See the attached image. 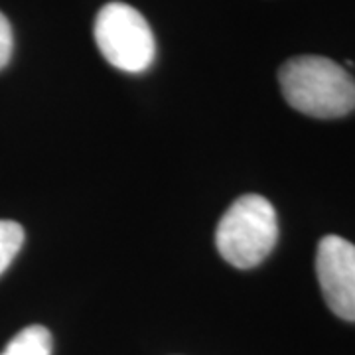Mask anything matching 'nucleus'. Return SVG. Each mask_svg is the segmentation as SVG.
Instances as JSON below:
<instances>
[{
	"label": "nucleus",
	"mask_w": 355,
	"mask_h": 355,
	"mask_svg": "<svg viewBox=\"0 0 355 355\" xmlns=\"http://www.w3.org/2000/svg\"><path fill=\"white\" fill-rule=\"evenodd\" d=\"M280 91L298 113L338 119L355 109V79L322 55H298L279 69Z\"/></svg>",
	"instance_id": "nucleus-1"
},
{
	"label": "nucleus",
	"mask_w": 355,
	"mask_h": 355,
	"mask_svg": "<svg viewBox=\"0 0 355 355\" xmlns=\"http://www.w3.org/2000/svg\"><path fill=\"white\" fill-rule=\"evenodd\" d=\"M279 239V221L272 203L259 193H247L231 203L216 229L221 259L235 268L261 265Z\"/></svg>",
	"instance_id": "nucleus-2"
},
{
	"label": "nucleus",
	"mask_w": 355,
	"mask_h": 355,
	"mask_svg": "<svg viewBox=\"0 0 355 355\" xmlns=\"http://www.w3.org/2000/svg\"><path fill=\"white\" fill-rule=\"evenodd\" d=\"M95 42L109 64L140 73L148 69L156 55V42L146 18L125 2L105 4L95 18Z\"/></svg>",
	"instance_id": "nucleus-3"
},
{
	"label": "nucleus",
	"mask_w": 355,
	"mask_h": 355,
	"mask_svg": "<svg viewBox=\"0 0 355 355\" xmlns=\"http://www.w3.org/2000/svg\"><path fill=\"white\" fill-rule=\"evenodd\" d=\"M316 277L326 304L338 318L355 322V245L340 235L318 243Z\"/></svg>",
	"instance_id": "nucleus-4"
},
{
	"label": "nucleus",
	"mask_w": 355,
	"mask_h": 355,
	"mask_svg": "<svg viewBox=\"0 0 355 355\" xmlns=\"http://www.w3.org/2000/svg\"><path fill=\"white\" fill-rule=\"evenodd\" d=\"M51 334L44 326H28L14 336L0 355H51Z\"/></svg>",
	"instance_id": "nucleus-5"
},
{
	"label": "nucleus",
	"mask_w": 355,
	"mask_h": 355,
	"mask_svg": "<svg viewBox=\"0 0 355 355\" xmlns=\"http://www.w3.org/2000/svg\"><path fill=\"white\" fill-rule=\"evenodd\" d=\"M24 245V229L10 219H0V275L10 266Z\"/></svg>",
	"instance_id": "nucleus-6"
},
{
	"label": "nucleus",
	"mask_w": 355,
	"mask_h": 355,
	"mask_svg": "<svg viewBox=\"0 0 355 355\" xmlns=\"http://www.w3.org/2000/svg\"><path fill=\"white\" fill-rule=\"evenodd\" d=\"M14 50V36L12 26L8 22V18L0 12V69H4L10 58H12Z\"/></svg>",
	"instance_id": "nucleus-7"
}]
</instances>
